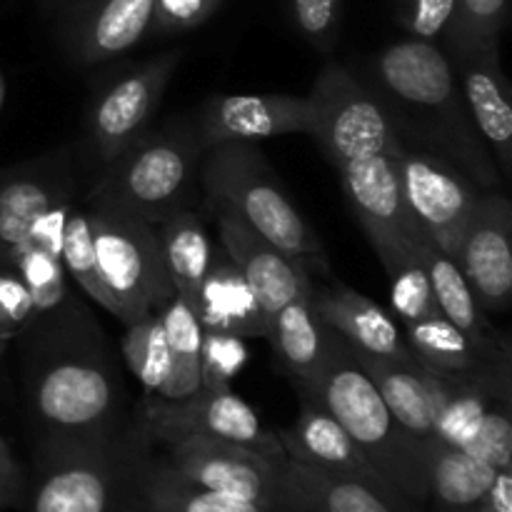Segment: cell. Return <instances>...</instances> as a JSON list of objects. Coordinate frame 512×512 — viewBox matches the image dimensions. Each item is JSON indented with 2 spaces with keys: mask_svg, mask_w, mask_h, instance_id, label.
<instances>
[{
  "mask_svg": "<svg viewBox=\"0 0 512 512\" xmlns=\"http://www.w3.org/2000/svg\"><path fill=\"white\" fill-rule=\"evenodd\" d=\"M398 178L403 203L418 233L455 258L483 188L450 160L423 150H408L405 145L398 155Z\"/></svg>",
  "mask_w": 512,
  "mask_h": 512,
  "instance_id": "cell-10",
  "label": "cell"
},
{
  "mask_svg": "<svg viewBox=\"0 0 512 512\" xmlns=\"http://www.w3.org/2000/svg\"><path fill=\"white\" fill-rule=\"evenodd\" d=\"M308 298L318 318L333 333L348 340L358 353L375 358L413 360L408 340L400 333L398 323L378 303L360 295L343 283H318L310 273Z\"/></svg>",
  "mask_w": 512,
  "mask_h": 512,
  "instance_id": "cell-17",
  "label": "cell"
},
{
  "mask_svg": "<svg viewBox=\"0 0 512 512\" xmlns=\"http://www.w3.org/2000/svg\"><path fill=\"white\" fill-rule=\"evenodd\" d=\"M160 248H163L165 265L173 280L175 295L185 300L195 310L200 295V283L205 278L213 248L203 220L195 210H175L155 223Z\"/></svg>",
  "mask_w": 512,
  "mask_h": 512,
  "instance_id": "cell-31",
  "label": "cell"
},
{
  "mask_svg": "<svg viewBox=\"0 0 512 512\" xmlns=\"http://www.w3.org/2000/svg\"><path fill=\"white\" fill-rule=\"evenodd\" d=\"M405 145V143H403ZM340 165L345 195L355 218L368 233H418L403 203L398 178V155L403 150Z\"/></svg>",
  "mask_w": 512,
  "mask_h": 512,
  "instance_id": "cell-22",
  "label": "cell"
},
{
  "mask_svg": "<svg viewBox=\"0 0 512 512\" xmlns=\"http://www.w3.org/2000/svg\"><path fill=\"white\" fill-rule=\"evenodd\" d=\"M73 200V175L63 153L13 170L0 180V268L25 248L48 210Z\"/></svg>",
  "mask_w": 512,
  "mask_h": 512,
  "instance_id": "cell-16",
  "label": "cell"
},
{
  "mask_svg": "<svg viewBox=\"0 0 512 512\" xmlns=\"http://www.w3.org/2000/svg\"><path fill=\"white\" fill-rule=\"evenodd\" d=\"M88 333L73 318L38 330L43 338L28 375V398L40 448L118 438L120 380L105 350Z\"/></svg>",
  "mask_w": 512,
  "mask_h": 512,
  "instance_id": "cell-2",
  "label": "cell"
},
{
  "mask_svg": "<svg viewBox=\"0 0 512 512\" xmlns=\"http://www.w3.org/2000/svg\"><path fill=\"white\" fill-rule=\"evenodd\" d=\"M163 448L165 455L160 460L190 483L253 503L303 512L295 505L285 480L288 458H275L245 445L200 435L163 440Z\"/></svg>",
  "mask_w": 512,
  "mask_h": 512,
  "instance_id": "cell-9",
  "label": "cell"
},
{
  "mask_svg": "<svg viewBox=\"0 0 512 512\" xmlns=\"http://www.w3.org/2000/svg\"><path fill=\"white\" fill-rule=\"evenodd\" d=\"M163 320L165 338L170 350V378L163 393L153 400L173 403L190 398L200 390V345H203V325L195 310L180 295H173L158 308Z\"/></svg>",
  "mask_w": 512,
  "mask_h": 512,
  "instance_id": "cell-32",
  "label": "cell"
},
{
  "mask_svg": "<svg viewBox=\"0 0 512 512\" xmlns=\"http://www.w3.org/2000/svg\"><path fill=\"white\" fill-rule=\"evenodd\" d=\"M125 512H148V510H145V505H143V503H140L138 493H135L133 503H130V505H128V510H125Z\"/></svg>",
  "mask_w": 512,
  "mask_h": 512,
  "instance_id": "cell-46",
  "label": "cell"
},
{
  "mask_svg": "<svg viewBox=\"0 0 512 512\" xmlns=\"http://www.w3.org/2000/svg\"><path fill=\"white\" fill-rule=\"evenodd\" d=\"M453 65L470 118L500 175L508 178L512 173V103L510 83L500 65V48L453 60Z\"/></svg>",
  "mask_w": 512,
  "mask_h": 512,
  "instance_id": "cell-19",
  "label": "cell"
},
{
  "mask_svg": "<svg viewBox=\"0 0 512 512\" xmlns=\"http://www.w3.org/2000/svg\"><path fill=\"white\" fill-rule=\"evenodd\" d=\"M340 15H343V0H290V20L295 30L318 53H330L335 48Z\"/></svg>",
  "mask_w": 512,
  "mask_h": 512,
  "instance_id": "cell-39",
  "label": "cell"
},
{
  "mask_svg": "<svg viewBox=\"0 0 512 512\" xmlns=\"http://www.w3.org/2000/svg\"><path fill=\"white\" fill-rule=\"evenodd\" d=\"M405 340L415 360L430 373L508 380V373H495L493 360L485 358L443 313L405 325Z\"/></svg>",
  "mask_w": 512,
  "mask_h": 512,
  "instance_id": "cell-30",
  "label": "cell"
},
{
  "mask_svg": "<svg viewBox=\"0 0 512 512\" xmlns=\"http://www.w3.org/2000/svg\"><path fill=\"white\" fill-rule=\"evenodd\" d=\"M33 318V300L20 275L10 268H0V355L10 340L18 338Z\"/></svg>",
  "mask_w": 512,
  "mask_h": 512,
  "instance_id": "cell-41",
  "label": "cell"
},
{
  "mask_svg": "<svg viewBox=\"0 0 512 512\" xmlns=\"http://www.w3.org/2000/svg\"><path fill=\"white\" fill-rule=\"evenodd\" d=\"M268 340L273 343L283 370L293 378L295 388L300 390L315 383L328 358L330 328L310 305L308 288L270 320Z\"/></svg>",
  "mask_w": 512,
  "mask_h": 512,
  "instance_id": "cell-27",
  "label": "cell"
},
{
  "mask_svg": "<svg viewBox=\"0 0 512 512\" xmlns=\"http://www.w3.org/2000/svg\"><path fill=\"white\" fill-rule=\"evenodd\" d=\"M355 350V348H353ZM360 365L370 380L375 383L378 393L383 395L385 405L390 408L400 428L418 440L420 445L433 438L435 415H438V398H435V380L428 368L418 360H393L375 358V355L358 353Z\"/></svg>",
  "mask_w": 512,
  "mask_h": 512,
  "instance_id": "cell-24",
  "label": "cell"
},
{
  "mask_svg": "<svg viewBox=\"0 0 512 512\" xmlns=\"http://www.w3.org/2000/svg\"><path fill=\"white\" fill-rule=\"evenodd\" d=\"M508 20V0H455V15L445 33L450 60H463L483 50L500 48Z\"/></svg>",
  "mask_w": 512,
  "mask_h": 512,
  "instance_id": "cell-35",
  "label": "cell"
},
{
  "mask_svg": "<svg viewBox=\"0 0 512 512\" xmlns=\"http://www.w3.org/2000/svg\"><path fill=\"white\" fill-rule=\"evenodd\" d=\"M65 3H68V0H40V5H43L45 10H55V13H58Z\"/></svg>",
  "mask_w": 512,
  "mask_h": 512,
  "instance_id": "cell-45",
  "label": "cell"
},
{
  "mask_svg": "<svg viewBox=\"0 0 512 512\" xmlns=\"http://www.w3.org/2000/svg\"><path fill=\"white\" fill-rule=\"evenodd\" d=\"M90 230L105 290V310L123 325L153 313L175 295L155 223L90 198Z\"/></svg>",
  "mask_w": 512,
  "mask_h": 512,
  "instance_id": "cell-6",
  "label": "cell"
},
{
  "mask_svg": "<svg viewBox=\"0 0 512 512\" xmlns=\"http://www.w3.org/2000/svg\"><path fill=\"white\" fill-rule=\"evenodd\" d=\"M138 498L148 512H295L190 483L160 458H150L148 443L138 463Z\"/></svg>",
  "mask_w": 512,
  "mask_h": 512,
  "instance_id": "cell-26",
  "label": "cell"
},
{
  "mask_svg": "<svg viewBox=\"0 0 512 512\" xmlns=\"http://www.w3.org/2000/svg\"><path fill=\"white\" fill-rule=\"evenodd\" d=\"M415 248H418L420 260H423L425 270H428L430 285H433L435 303H438L440 313L480 350L488 360H508V350L498 353L495 348V335H490V325L485 320L483 308H480L478 298H475L473 288L465 280L463 270L458 268L450 255L435 248L428 238L415 235Z\"/></svg>",
  "mask_w": 512,
  "mask_h": 512,
  "instance_id": "cell-25",
  "label": "cell"
},
{
  "mask_svg": "<svg viewBox=\"0 0 512 512\" xmlns=\"http://www.w3.org/2000/svg\"><path fill=\"white\" fill-rule=\"evenodd\" d=\"M370 75L398 133L408 130L433 145L478 188H498L503 175L470 118L453 60L438 43L408 38L388 45L370 63Z\"/></svg>",
  "mask_w": 512,
  "mask_h": 512,
  "instance_id": "cell-1",
  "label": "cell"
},
{
  "mask_svg": "<svg viewBox=\"0 0 512 512\" xmlns=\"http://www.w3.org/2000/svg\"><path fill=\"white\" fill-rule=\"evenodd\" d=\"M475 512H512V470H498Z\"/></svg>",
  "mask_w": 512,
  "mask_h": 512,
  "instance_id": "cell-44",
  "label": "cell"
},
{
  "mask_svg": "<svg viewBox=\"0 0 512 512\" xmlns=\"http://www.w3.org/2000/svg\"><path fill=\"white\" fill-rule=\"evenodd\" d=\"M25 500V478L18 460L10 453V445L0 435V510L18 508Z\"/></svg>",
  "mask_w": 512,
  "mask_h": 512,
  "instance_id": "cell-43",
  "label": "cell"
},
{
  "mask_svg": "<svg viewBox=\"0 0 512 512\" xmlns=\"http://www.w3.org/2000/svg\"><path fill=\"white\" fill-rule=\"evenodd\" d=\"M155 0H68L60 43L73 63L98 65L133 50L153 28Z\"/></svg>",
  "mask_w": 512,
  "mask_h": 512,
  "instance_id": "cell-15",
  "label": "cell"
},
{
  "mask_svg": "<svg viewBox=\"0 0 512 512\" xmlns=\"http://www.w3.org/2000/svg\"><path fill=\"white\" fill-rule=\"evenodd\" d=\"M393 13L410 38L438 43L453 23L455 0H393Z\"/></svg>",
  "mask_w": 512,
  "mask_h": 512,
  "instance_id": "cell-40",
  "label": "cell"
},
{
  "mask_svg": "<svg viewBox=\"0 0 512 512\" xmlns=\"http://www.w3.org/2000/svg\"><path fill=\"white\" fill-rule=\"evenodd\" d=\"M3 95H5V83H3V75H0V108H3Z\"/></svg>",
  "mask_w": 512,
  "mask_h": 512,
  "instance_id": "cell-47",
  "label": "cell"
},
{
  "mask_svg": "<svg viewBox=\"0 0 512 512\" xmlns=\"http://www.w3.org/2000/svg\"><path fill=\"white\" fill-rule=\"evenodd\" d=\"M195 315L203 330H218L245 340L268 338V320L258 298L223 245L213 248V258L200 283Z\"/></svg>",
  "mask_w": 512,
  "mask_h": 512,
  "instance_id": "cell-23",
  "label": "cell"
},
{
  "mask_svg": "<svg viewBox=\"0 0 512 512\" xmlns=\"http://www.w3.org/2000/svg\"><path fill=\"white\" fill-rule=\"evenodd\" d=\"M123 355L130 373L143 385L148 400L158 398L170 378L168 338H165L163 320H160L158 310L125 325Z\"/></svg>",
  "mask_w": 512,
  "mask_h": 512,
  "instance_id": "cell-34",
  "label": "cell"
},
{
  "mask_svg": "<svg viewBox=\"0 0 512 512\" xmlns=\"http://www.w3.org/2000/svg\"><path fill=\"white\" fill-rule=\"evenodd\" d=\"M415 235L418 233H368L370 245L390 278L395 318L403 325L440 315L428 270L415 248Z\"/></svg>",
  "mask_w": 512,
  "mask_h": 512,
  "instance_id": "cell-29",
  "label": "cell"
},
{
  "mask_svg": "<svg viewBox=\"0 0 512 512\" xmlns=\"http://www.w3.org/2000/svg\"><path fill=\"white\" fill-rule=\"evenodd\" d=\"M278 440L285 450V458L313 465V468L385 483L383 475L370 465L363 450L345 433L343 425L310 395L300 393L298 420H295L293 428L280 430Z\"/></svg>",
  "mask_w": 512,
  "mask_h": 512,
  "instance_id": "cell-21",
  "label": "cell"
},
{
  "mask_svg": "<svg viewBox=\"0 0 512 512\" xmlns=\"http://www.w3.org/2000/svg\"><path fill=\"white\" fill-rule=\"evenodd\" d=\"M308 98L315 105L313 138L335 168L403 145L388 105L345 65H325Z\"/></svg>",
  "mask_w": 512,
  "mask_h": 512,
  "instance_id": "cell-8",
  "label": "cell"
},
{
  "mask_svg": "<svg viewBox=\"0 0 512 512\" xmlns=\"http://www.w3.org/2000/svg\"><path fill=\"white\" fill-rule=\"evenodd\" d=\"M60 263H63L65 275H70L85 290V295L93 298L100 308H105V290L103 283H100L98 260H95L93 230H90L88 210H80L75 203L70 208L68 220H65Z\"/></svg>",
  "mask_w": 512,
  "mask_h": 512,
  "instance_id": "cell-36",
  "label": "cell"
},
{
  "mask_svg": "<svg viewBox=\"0 0 512 512\" xmlns=\"http://www.w3.org/2000/svg\"><path fill=\"white\" fill-rule=\"evenodd\" d=\"M463 450L488 463L490 468L512 470V423L508 400H495L490 405L483 423L475 430L473 440Z\"/></svg>",
  "mask_w": 512,
  "mask_h": 512,
  "instance_id": "cell-38",
  "label": "cell"
},
{
  "mask_svg": "<svg viewBox=\"0 0 512 512\" xmlns=\"http://www.w3.org/2000/svg\"><path fill=\"white\" fill-rule=\"evenodd\" d=\"M455 263L480 308L500 313L512 298V208L500 190H483L463 230Z\"/></svg>",
  "mask_w": 512,
  "mask_h": 512,
  "instance_id": "cell-13",
  "label": "cell"
},
{
  "mask_svg": "<svg viewBox=\"0 0 512 512\" xmlns=\"http://www.w3.org/2000/svg\"><path fill=\"white\" fill-rule=\"evenodd\" d=\"M285 480L303 512H420L388 483L285 460Z\"/></svg>",
  "mask_w": 512,
  "mask_h": 512,
  "instance_id": "cell-20",
  "label": "cell"
},
{
  "mask_svg": "<svg viewBox=\"0 0 512 512\" xmlns=\"http://www.w3.org/2000/svg\"><path fill=\"white\" fill-rule=\"evenodd\" d=\"M195 128L205 150L223 143H253L278 135H313L315 105L308 95H218L205 100Z\"/></svg>",
  "mask_w": 512,
  "mask_h": 512,
  "instance_id": "cell-14",
  "label": "cell"
},
{
  "mask_svg": "<svg viewBox=\"0 0 512 512\" xmlns=\"http://www.w3.org/2000/svg\"><path fill=\"white\" fill-rule=\"evenodd\" d=\"M205 145L198 128L185 120L143 133L108 163L90 198L113 203L158 223L175 210L190 208Z\"/></svg>",
  "mask_w": 512,
  "mask_h": 512,
  "instance_id": "cell-5",
  "label": "cell"
},
{
  "mask_svg": "<svg viewBox=\"0 0 512 512\" xmlns=\"http://www.w3.org/2000/svg\"><path fill=\"white\" fill-rule=\"evenodd\" d=\"M180 58V50L160 53L158 58L120 73L93 95L85 125L90 145L105 165L113 163L128 145L148 133V123L178 70Z\"/></svg>",
  "mask_w": 512,
  "mask_h": 512,
  "instance_id": "cell-12",
  "label": "cell"
},
{
  "mask_svg": "<svg viewBox=\"0 0 512 512\" xmlns=\"http://www.w3.org/2000/svg\"><path fill=\"white\" fill-rule=\"evenodd\" d=\"M223 0H155L153 28L155 35H178L203 25Z\"/></svg>",
  "mask_w": 512,
  "mask_h": 512,
  "instance_id": "cell-42",
  "label": "cell"
},
{
  "mask_svg": "<svg viewBox=\"0 0 512 512\" xmlns=\"http://www.w3.org/2000/svg\"><path fill=\"white\" fill-rule=\"evenodd\" d=\"M298 393L318 400L343 425L395 493L415 508L428 503L423 445L400 428L348 340L330 330L328 358L318 378Z\"/></svg>",
  "mask_w": 512,
  "mask_h": 512,
  "instance_id": "cell-3",
  "label": "cell"
},
{
  "mask_svg": "<svg viewBox=\"0 0 512 512\" xmlns=\"http://www.w3.org/2000/svg\"><path fill=\"white\" fill-rule=\"evenodd\" d=\"M143 435L40 448L28 512H125L138 493Z\"/></svg>",
  "mask_w": 512,
  "mask_h": 512,
  "instance_id": "cell-7",
  "label": "cell"
},
{
  "mask_svg": "<svg viewBox=\"0 0 512 512\" xmlns=\"http://www.w3.org/2000/svg\"><path fill=\"white\" fill-rule=\"evenodd\" d=\"M215 220L220 228V245L253 288L270 330V320L278 315V310L308 288L310 268L283 255L238 220L225 215H215Z\"/></svg>",
  "mask_w": 512,
  "mask_h": 512,
  "instance_id": "cell-18",
  "label": "cell"
},
{
  "mask_svg": "<svg viewBox=\"0 0 512 512\" xmlns=\"http://www.w3.org/2000/svg\"><path fill=\"white\" fill-rule=\"evenodd\" d=\"M140 435L158 443L183 435H200V438L238 443L265 455L285 458L278 433L265 430L253 405L233 393V388L198 390L190 398L173 400V403L145 400Z\"/></svg>",
  "mask_w": 512,
  "mask_h": 512,
  "instance_id": "cell-11",
  "label": "cell"
},
{
  "mask_svg": "<svg viewBox=\"0 0 512 512\" xmlns=\"http://www.w3.org/2000/svg\"><path fill=\"white\" fill-rule=\"evenodd\" d=\"M425 485L435 512H475L498 470L460 448L425 443Z\"/></svg>",
  "mask_w": 512,
  "mask_h": 512,
  "instance_id": "cell-28",
  "label": "cell"
},
{
  "mask_svg": "<svg viewBox=\"0 0 512 512\" xmlns=\"http://www.w3.org/2000/svg\"><path fill=\"white\" fill-rule=\"evenodd\" d=\"M200 185L213 215L238 220L310 270L328 268L323 243L290 203L268 160L253 143H223L205 150Z\"/></svg>",
  "mask_w": 512,
  "mask_h": 512,
  "instance_id": "cell-4",
  "label": "cell"
},
{
  "mask_svg": "<svg viewBox=\"0 0 512 512\" xmlns=\"http://www.w3.org/2000/svg\"><path fill=\"white\" fill-rule=\"evenodd\" d=\"M250 353L245 338L218 330H203L200 345V390L230 388L243 373Z\"/></svg>",
  "mask_w": 512,
  "mask_h": 512,
  "instance_id": "cell-37",
  "label": "cell"
},
{
  "mask_svg": "<svg viewBox=\"0 0 512 512\" xmlns=\"http://www.w3.org/2000/svg\"><path fill=\"white\" fill-rule=\"evenodd\" d=\"M10 270L20 275L33 300L30 328H50L73 318V298L68 290V275L58 255L40 248H23L10 258Z\"/></svg>",
  "mask_w": 512,
  "mask_h": 512,
  "instance_id": "cell-33",
  "label": "cell"
}]
</instances>
